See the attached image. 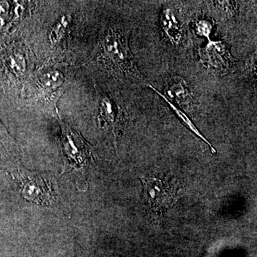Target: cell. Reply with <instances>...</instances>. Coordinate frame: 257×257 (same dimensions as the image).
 Masks as SVG:
<instances>
[{
	"label": "cell",
	"instance_id": "6da1fadb",
	"mask_svg": "<svg viewBox=\"0 0 257 257\" xmlns=\"http://www.w3.org/2000/svg\"><path fill=\"white\" fill-rule=\"evenodd\" d=\"M98 60L120 77L136 82L145 80L130 50L127 37L117 29L106 30L99 44Z\"/></svg>",
	"mask_w": 257,
	"mask_h": 257
},
{
	"label": "cell",
	"instance_id": "7a4b0ae2",
	"mask_svg": "<svg viewBox=\"0 0 257 257\" xmlns=\"http://www.w3.org/2000/svg\"><path fill=\"white\" fill-rule=\"evenodd\" d=\"M56 118L61 127V144L64 158L63 172L72 170L83 172L95 160L94 149L62 119L59 109L56 111Z\"/></svg>",
	"mask_w": 257,
	"mask_h": 257
},
{
	"label": "cell",
	"instance_id": "3957f363",
	"mask_svg": "<svg viewBox=\"0 0 257 257\" xmlns=\"http://www.w3.org/2000/svg\"><path fill=\"white\" fill-rule=\"evenodd\" d=\"M65 75L55 67H49L35 74L32 80L30 99L36 105L51 112L58 109L57 103L66 87Z\"/></svg>",
	"mask_w": 257,
	"mask_h": 257
},
{
	"label": "cell",
	"instance_id": "277c9868",
	"mask_svg": "<svg viewBox=\"0 0 257 257\" xmlns=\"http://www.w3.org/2000/svg\"><path fill=\"white\" fill-rule=\"evenodd\" d=\"M27 60L25 52L15 43L0 46V78L10 87L25 77Z\"/></svg>",
	"mask_w": 257,
	"mask_h": 257
},
{
	"label": "cell",
	"instance_id": "5b68a950",
	"mask_svg": "<svg viewBox=\"0 0 257 257\" xmlns=\"http://www.w3.org/2000/svg\"><path fill=\"white\" fill-rule=\"evenodd\" d=\"M18 172L22 194L25 199L45 206L52 205L55 202L56 195L52 182L23 168H18Z\"/></svg>",
	"mask_w": 257,
	"mask_h": 257
},
{
	"label": "cell",
	"instance_id": "8992f818",
	"mask_svg": "<svg viewBox=\"0 0 257 257\" xmlns=\"http://www.w3.org/2000/svg\"><path fill=\"white\" fill-rule=\"evenodd\" d=\"M199 60L208 70L218 75L229 73L234 63V57L224 42L209 40L199 50Z\"/></svg>",
	"mask_w": 257,
	"mask_h": 257
},
{
	"label": "cell",
	"instance_id": "52a82bcc",
	"mask_svg": "<svg viewBox=\"0 0 257 257\" xmlns=\"http://www.w3.org/2000/svg\"><path fill=\"white\" fill-rule=\"evenodd\" d=\"M164 95L184 111L190 110L194 104L192 91L187 82L181 77H172L169 79Z\"/></svg>",
	"mask_w": 257,
	"mask_h": 257
},
{
	"label": "cell",
	"instance_id": "ba28073f",
	"mask_svg": "<svg viewBox=\"0 0 257 257\" xmlns=\"http://www.w3.org/2000/svg\"><path fill=\"white\" fill-rule=\"evenodd\" d=\"M98 122L100 127L112 134L116 145L119 111L113 99L106 94H100L98 96Z\"/></svg>",
	"mask_w": 257,
	"mask_h": 257
},
{
	"label": "cell",
	"instance_id": "9c48e42d",
	"mask_svg": "<svg viewBox=\"0 0 257 257\" xmlns=\"http://www.w3.org/2000/svg\"><path fill=\"white\" fill-rule=\"evenodd\" d=\"M160 23L162 30L170 42L174 45L182 43L184 39L183 30L173 10L165 8L161 15Z\"/></svg>",
	"mask_w": 257,
	"mask_h": 257
},
{
	"label": "cell",
	"instance_id": "30bf717a",
	"mask_svg": "<svg viewBox=\"0 0 257 257\" xmlns=\"http://www.w3.org/2000/svg\"><path fill=\"white\" fill-rule=\"evenodd\" d=\"M147 86L148 87H150V89H152L157 94H158V96H160L162 99H163L165 100V102L167 103V105L170 106L171 109L173 111V112L175 113L176 116L178 117V119L182 121V124L184 125L189 130H190L192 133H194L196 136L198 137L201 140H202L206 145H207L209 146V149H210L211 153L216 154V150L214 147L212 146V145L207 140V138L202 135V133L199 131V128L195 126V124H194L192 119H190L188 114H187V112H185V111H184L183 109L179 108V106L175 105L174 103H172V101L169 100L167 97L165 95H164L162 93H161L160 91L157 90L156 88L152 86V84H147Z\"/></svg>",
	"mask_w": 257,
	"mask_h": 257
},
{
	"label": "cell",
	"instance_id": "8fae6325",
	"mask_svg": "<svg viewBox=\"0 0 257 257\" xmlns=\"http://www.w3.org/2000/svg\"><path fill=\"white\" fill-rule=\"evenodd\" d=\"M145 195L149 202L153 206H161L167 200V188L163 182L156 177H148L143 179Z\"/></svg>",
	"mask_w": 257,
	"mask_h": 257
},
{
	"label": "cell",
	"instance_id": "7c38bea8",
	"mask_svg": "<svg viewBox=\"0 0 257 257\" xmlns=\"http://www.w3.org/2000/svg\"><path fill=\"white\" fill-rule=\"evenodd\" d=\"M71 23L70 15H63L53 25L49 34L51 43L58 45L64 40Z\"/></svg>",
	"mask_w": 257,
	"mask_h": 257
},
{
	"label": "cell",
	"instance_id": "4fadbf2b",
	"mask_svg": "<svg viewBox=\"0 0 257 257\" xmlns=\"http://www.w3.org/2000/svg\"><path fill=\"white\" fill-rule=\"evenodd\" d=\"M0 144L10 151H13L16 147V143L14 139L11 136L1 119H0Z\"/></svg>",
	"mask_w": 257,
	"mask_h": 257
},
{
	"label": "cell",
	"instance_id": "5bb4252c",
	"mask_svg": "<svg viewBox=\"0 0 257 257\" xmlns=\"http://www.w3.org/2000/svg\"><path fill=\"white\" fill-rule=\"evenodd\" d=\"M194 29H195L196 33L199 36L204 37L210 40L211 31H212V25L211 22L207 20H199L196 22L194 25Z\"/></svg>",
	"mask_w": 257,
	"mask_h": 257
},
{
	"label": "cell",
	"instance_id": "9a60e30c",
	"mask_svg": "<svg viewBox=\"0 0 257 257\" xmlns=\"http://www.w3.org/2000/svg\"><path fill=\"white\" fill-rule=\"evenodd\" d=\"M256 52L253 53L251 55V57L248 59V71L253 77L256 78Z\"/></svg>",
	"mask_w": 257,
	"mask_h": 257
}]
</instances>
